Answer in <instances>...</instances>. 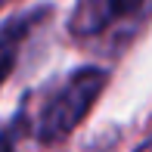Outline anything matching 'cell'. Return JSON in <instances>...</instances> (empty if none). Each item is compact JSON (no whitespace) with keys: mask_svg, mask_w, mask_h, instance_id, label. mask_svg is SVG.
<instances>
[{"mask_svg":"<svg viewBox=\"0 0 152 152\" xmlns=\"http://www.w3.org/2000/svg\"><path fill=\"white\" fill-rule=\"evenodd\" d=\"M102 87H106V72L102 68H78V72H72L40 106L37 124H34L37 140L40 143H62L87 118L93 102L99 99Z\"/></svg>","mask_w":152,"mask_h":152,"instance_id":"cell-1","label":"cell"},{"mask_svg":"<svg viewBox=\"0 0 152 152\" xmlns=\"http://www.w3.org/2000/svg\"><path fill=\"white\" fill-rule=\"evenodd\" d=\"M143 3L146 0H78L72 16V31L78 37L99 34L118 25L121 19H130L137 10H143Z\"/></svg>","mask_w":152,"mask_h":152,"instance_id":"cell-2","label":"cell"},{"mask_svg":"<svg viewBox=\"0 0 152 152\" xmlns=\"http://www.w3.org/2000/svg\"><path fill=\"white\" fill-rule=\"evenodd\" d=\"M40 19H47V10H31V12H25V16H16L6 25H0V81L12 72L22 44L28 40V34L37 28Z\"/></svg>","mask_w":152,"mask_h":152,"instance_id":"cell-3","label":"cell"},{"mask_svg":"<svg viewBox=\"0 0 152 152\" xmlns=\"http://www.w3.org/2000/svg\"><path fill=\"white\" fill-rule=\"evenodd\" d=\"M0 152H16V146H12V130L0 134Z\"/></svg>","mask_w":152,"mask_h":152,"instance_id":"cell-4","label":"cell"},{"mask_svg":"<svg viewBox=\"0 0 152 152\" xmlns=\"http://www.w3.org/2000/svg\"><path fill=\"white\" fill-rule=\"evenodd\" d=\"M137 152H152V140H146V143H143V146L137 149Z\"/></svg>","mask_w":152,"mask_h":152,"instance_id":"cell-5","label":"cell"},{"mask_svg":"<svg viewBox=\"0 0 152 152\" xmlns=\"http://www.w3.org/2000/svg\"><path fill=\"white\" fill-rule=\"evenodd\" d=\"M0 3H3V0H0Z\"/></svg>","mask_w":152,"mask_h":152,"instance_id":"cell-6","label":"cell"}]
</instances>
